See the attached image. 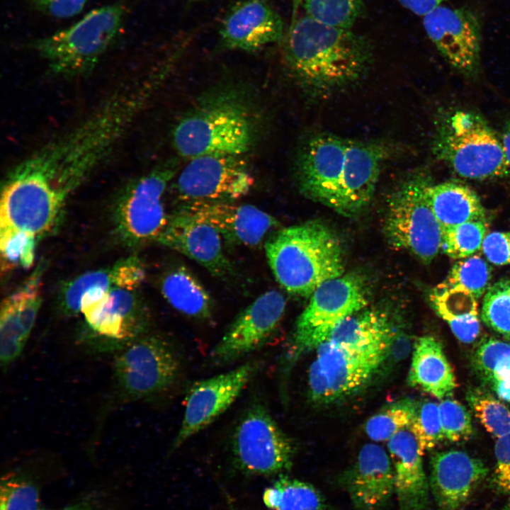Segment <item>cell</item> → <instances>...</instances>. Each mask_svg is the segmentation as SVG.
I'll use <instances>...</instances> for the list:
<instances>
[{
	"label": "cell",
	"instance_id": "cell-17",
	"mask_svg": "<svg viewBox=\"0 0 510 510\" xmlns=\"http://www.w3.org/2000/svg\"><path fill=\"white\" fill-rule=\"evenodd\" d=\"M285 307V298L276 290L259 295L237 315L212 348L211 362L227 365L262 347L278 328Z\"/></svg>",
	"mask_w": 510,
	"mask_h": 510
},
{
	"label": "cell",
	"instance_id": "cell-32",
	"mask_svg": "<svg viewBox=\"0 0 510 510\" xmlns=\"http://www.w3.org/2000/svg\"><path fill=\"white\" fill-rule=\"evenodd\" d=\"M305 16L320 23L351 29L361 16L363 0H304Z\"/></svg>",
	"mask_w": 510,
	"mask_h": 510
},
{
	"label": "cell",
	"instance_id": "cell-18",
	"mask_svg": "<svg viewBox=\"0 0 510 510\" xmlns=\"http://www.w3.org/2000/svg\"><path fill=\"white\" fill-rule=\"evenodd\" d=\"M178 210L211 225L224 242L237 246L261 244L279 224L273 216L256 206L234 201L189 203L181 204Z\"/></svg>",
	"mask_w": 510,
	"mask_h": 510
},
{
	"label": "cell",
	"instance_id": "cell-38",
	"mask_svg": "<svg viewBox=\"0 0 510 510\" xmlns=\"http://www.w3.org/2000/svg\"><path fill=\"white\" fill-rule=\"evenodd\" d=\"M474 365L489 383L510 378V344L494 338L482 341L476 349Z\"/></svg>",
	"mask_w": 510,
	"mask_h": 510
},
{
	"label": "cell",
	"instance_id": "cell-14",
	"mask_svg": "<svg viewBox=\"0 0 510 510\" xmlns=\"http://www.w3.org/2000/svg\"><path fill=\"white\" fill-rule=\"evenodd\" d=\"M254 178L241 155L212 154L190 159L174 183L181 204L235 201L246 195Z\"/></svg>",
	"mask_w": 510,
	"mask_h": 510
},
{
	"label": "cell",
	"instance_id": "cell-6",
	"mask_svg": "<svg viewBox=\"0 0 510 510\" xmlns=\"http://www.w3.org/2000/svg\"><path fill=\"white\" fill-rule=\"evenodd\" d=\"M432 151L463 178L485 180L510 174L502 140L475 112L455 110L441 119Z\"/></svg>",
	"mask_w": 510,
	"mask_h": 510
},
{
	"label": "cell",
	"instance_id": "cell-42",
	"mask_svg": "<svg viewBox=\"0 0 510 510\" xmlns=\"http://www.w3.org/2000/svg\"><path fill=\"white\" fill-rule=\"evenodd\" d=\"M494 455L496 463L490 486L499 494L510 495V434L498 438Z\"/></svg>",
	"mask_w": 510,
	"mask_h": 510
},
{
	"label": "cell",
	"instance_id": "cell-2",
	"mask_svg": "<svg viewBox=\"0 0 510 510\" xmlns=\"http://www.w3.org/2000/svg\"><path fill=\"white\" fill-rule=\"evenodd\" d=\"M284 51L296 79L316 94L332 92L355 82L372 58L370 45L363 36L306 16L290 24Z\"/></svg>",
	"mask_w": 510,
	"mask_h": 510
},
{
	"label": "cell",
	"instance_id": "cell-4",
	"mask_svg": "<svg viewBox=\"0 0 510 510\" xmlns=\"http://www.w3.org/2000/svg\"><path fill=\"white\" fill-rule=\"evenodd\" d=\"M255 136L254 120L244 101L218 94L203 101L177 123L173 142L177 152L191 159L212 154L241 155Z\"/></svg>",
	"mask_w": 510,
	"mask_h": 510
},
{
	"label": "cell",
	"instance_id": "cell-45",
	"mask_svg": "<svg viewBox=\"0 0 510 510\" xmlns=\"http://www.w3.org/2000/svg\"><path fill=\"white\" fill-rule=\"evenodd\" d=\"M106 504L105 494L101 491L94 490L84 494L69 505L60 509L45 510H104Z\"/></svg>",
	"mask_w": 510,
	"mask_h": 510
},
{
	"label": "cell",
	"instance_id": "cell-5",
	"mask_svg": "<svg viewBox=\"0 0 510 510\" xmlns=\"http://www.w3.org/2000/svg\"><path fill=\"white\" fill-rule=\"evenodd\" d=\"M126 14L124 1L101 6L74 25L34 40L29 45L56 75L88 74L118 38Z\"/></svg>",
	"mask_w": 510,
	"mask_h": 510
},
{
	"label": "cell",
	"instance_id": "cell-1",
	"mask_svg": "<svg viewBox=\"0 0 510 510\" xmlns=\"http://www.w3.org/2000/svg\"><path fill=\"white\" fill-rule=\"evenodd\" d=\"M392 153L385 142L317 134L298 154L296 181L307 198L353 217L370 203L382 165Z\"/></svg>",
	"mask_w": 510,
	"mask_h": 510
},
{
	"label": "cell",
	"instance_id": "cell-52",
	"mask_svg": "<svg viewBox=\"0 0 510 510\" xmlns=\"http://www.w3.org/2000/svg\"><path fill=\"white\" fill-rule=\"evenodd\" d=\"M192 1H194V0H192Z\"/></svg>",
	"mask_w": 510,
	"mask_h": 510
},
{
	"label": "cell",
	"instance_id": "cell-43",
	"mask_svg": "<svg viewBox=\"0 0 510 510\" xmlns=\"http://www.w3.org/2000/svg\"><path fill=\"white\" fill-rule=\"evenodd\" d=\"M482 249L490 263L497 266L510 265V231H494L487 234Z\"/></svg>",
	"mask_w": 510,
	"mask_h": 510
},
{
	"label": "cell",
	"instance_id": "cell-27",
	"mask_svg": "<svg viewBox=\"0 0 510 510\" xmlns=\"http://www.w3.org/2000/svg\"><path fill=\"white\" fill-rule=\"evenodd\" d=\"M395 334L384 312L363 309L340 322L327 341L357 350H389Z\"/></svg>",
	"mask_w": 510,
	"mask_h": 510
},
{
	"label": "cell",
	"instance_id": "cell-35",
	"mask_svg": "<svg viewBox=\"0 0 510 510\" xmlns=\"http://www.w3.org/2000/svg\"><path fill=\"white\" fill-rule=\"evenodd\" d=\"M485 220L468 221L443 230V252L453 259H463L475 254L486 236Z\"/></svg>",
	"mask_w": 510,
	"mask_h": 510
},
{
	"label": "cell",
	"instance_id": "cell-3",
	"mask_svg": "<svg viewBox=\"0 0 510 510\" xmlns=\"http://www.w3.org/2000/svg\"><path fill=\"white\" fill-rule=\"evenodd\" d=\"M264 247L275 278L293 295L310 297L324 283L344 272L340 240L319 221L283 228L267 239Z\"/></svg>",
	"mask_w": 510,
	"mask_h": 510
},
{
	"label": "cell",
	"instance_id": "cell-48",
	"mask_svg": "<svg viewBox=\"0 0 510 510\" xmlns=\"http://www.w3.org/2000/svg\"><path fill=\"white\" fill-rule=\"evenodd\" d=\"M490 385L499 398L510 402V378L495 380Z\"/></svg>",
	"mask_w": 510,
	"mask_h": 510
},
{
	"label": "cell",
	"instance_id": "cell-8",
	"mask_svg": "<svg viewBox=\"0 0 510 510\" xmlns=\"http://www.w3.org/2000/svg\"><path fill=\"white\" fill-rule=\"evenodd\" d=\"M113 384L116 395L125 402L159 396L177 382L181 360L166 339L149 333L115 352Z\"/></svg>",
	"mask_w": 510,
	"mask_h": 510
},
{
	"label": "cell",
	"instance_id": "cell-15",
	"mask_svg": "<svg viewBox=\"0 0 510 510\" xmlns=\"http://www.w3.org/2000/svg\"><path fill=\"white\" fill-rule=\"evenodd\" d=\"M261 364L260 360H252L194 383L186 397L183 419L172 448L183 445L224 413L259 372Z\"/></svg>",
	"mask_w": 510,
	"mask_h": 510
},
{
	"label": "cell",
	"instance_id": "cell-37",
	"mask_svg": "<svg viewBox=\"0 0 510 510\" xmlns=\"http://www.w3.org/2000/svg\"><path fill=\"white\" fill-rule=\"evenodd\" d=\"M482 319L496 332L510 337V278L490 285L483 299Z\"/></svg>",
	"mask_w": 510,
	"mask_h": 510
},
{
	"label": "cell",
	"instance_id": "cell-49",
	"mask_svg": "<svg viewBox=\"0 0 510 510\" xmlns=\"http://www.w3.org/2000/svg\"><path fill=\"white\" fill-rule=\"evenodd\" d=\"M501 140L510 168V120L504 127Z\"/></svg>",
	"mask_w": 510,
	"mask_h": 510
},
{
	"label": "cell",
	"instance_id": "cell-40",
	"mask_svg": "<svg viewBox=\"0 0 510 510\" xmlns=\"http://www.w3.org/2000/svg\"><path fill=\"white\" fill-rule=\"evenodd\" d=\"M423 453L444 439L438 404L426 400L416 403L413 419L408 426Z\"/></svg>",
	"mask_w": 510,
	"mask_h": 510
},
{
	"label": "cell",
	"instance_id": "cell-20",
	"mask_svg": "<svg viewBox=\"0 0 510 510\" xmlns=\"http://www.w3.org/2000/svg\"><path fill=\"white\" fill-rule=\"evenodd\" d=\"M430 466V493L438 510H462L489 473L481 460L458 450L434 453Z\"/></svg>",
	"mask_w": 510,
	"mask_h": 510
},
{
	"label": "cell",
	"instance_id": "cell-9",
	"mask_svg": "<svg viewBox=\"0 0 510 510\" xmlns=\"http://www.w3.org/2000/svg\"><path fill=\"white\" fill-rule=\"evenodd\" d=\"M368 300V284L361 274H343L321 285L296 321L285 363L327 341L340 322L366 308Z\"/></svg>",
	"mask_w": 510,
	"mask_h": 510
},
{
	"label": "cell",
	"instance_id": "cell-16",
	"mask_svg": "<svg viewBox=\"0 0 510 510\" xmlns=\"http://www.w3.org/2000/svg\"><path fill=\"white\" fill-rule=\"evenodd\" d=\"M422 23L429 38L452 67L467 76L477 73L482 28L475 12L441 5L424 16Z\"/></svg>",
	"mask_w": 510,
	"mask_h": 510
},
{
	"label": "cell",
	"instance_id": "cell-10",
	"mask_svg": "<svg viewBox=\"0 0 510 510\" xmlns=\"http://www.w3.org/2000/svg\"><path fill=\"white\" fill-rule=\"evenodd\" d=\"M137 290L114 287L86 293L80 312L86 326L81 340L97 351H118L149 333L150 316Z\"/></svg>",
	"mask_w": 510,
	"mask_h": 510
},
{
	"label": "cell",
	"instance_id": "cell-7",
	"mask_svg": "<svg viewBox=\"0 0 510 510\" xmlns=\"http://www.w3.org/2000/svg\"><path fill=\"white\" fill-rule=\"evenodd\" d=\"M431 183L420 172L401 181L388 198L383 225L392 247L409 251L425 264L438 255L443 237L428 198Z\"/></svg>",
	"mask_w": 510,
	"mask_h": 510
},
{
	"label": "cell",
	"instance_id": "cell-12",
	"mask_svg": "<svg viewBox=\"0 0 510 510\" xmlns=\"http://www.w3.org/2000/svg\"><path fill=\"white\" fill-rule=\"evenodd\" d=\"M231 443L234 462L244 472L280 475L292 466L293 443L261 404H253L242 416Z\"/></svg>",
	"mask_w": 510,
	"mask_h": 510
},
{
	"label": "cell",
	"instance_id": "cell-22",
	"mask_svg": "<svg viewBox=\"0 0 510 510\" xmlns=\"http://www.w3.org/2000/svg\"><path fill=\"white\" fill-rule=\"evenodd\" d=\"M42 267L2 302L0 314V361L7 369L22 353L42 303Z\"/></svg>",
	"mask_w": 510,
	"mask_h": 510
},
{
	"label": "cell",
	"instance_id": "cell-11",
	"mask_svg": "<svg viewBox=\"0 0 510 510\" xmlns=\"http://www.w3.org/2000/svg\"><path fill=\"white\" fill-rule=\"evenodd\" d=\"M174 171L160 166L128 184L113 208V222L120 239L128 246L157 242L169 218L164 196Z\"/></svg>",
	"mask_w": 510,
	"mask_h": 510
},
{
	"label": "cell",
	"instance_id": "cell-41",
	"mask_svg": "<svg viewBox=\"0 0 510 510\" xmlns=\"http://www.w3.org/2000/svg\"><path fill=\"white\" fill-rule=\"evenodd\" d=\"M438 407L444 439L458 442L472 436L473 426L470 413L460 402L446 398L438 404Z\"/></svg>",
	"mask_w": 510,
	"mask_h": 510
},
{
	"label": "cell",
	"instance_id": "cell-51",
	"mask_svg": "<svg viewBox=\"0 0 510 510\" xmlns=\"http://www.w3.org/2000/svg\"><path fill=\"white\" fill-rule=\"evenodd\" d=\"M499 510H510V497Z\"/></svg>",
	"mask_w": 510,
	"mask_h": 510
},
{
	"label": "cell",
	"instance_id": "cell-33",
	"mask_svg": "<svg viewBox=\"0 0 510 510\" xmlns=\"http://www.w3.org/2000/svg\"><path fill=\"white\" fill-rule=\"evenodd\" d=\"M490 280L489 264L482 256L473 254L455 262L440 285L463 289L477 299L486 293Z\"/></svg>",
	"mask_w": 510,
	"mask_h": 510
},
{
	"label": "cell",
	"instance_id": "cell-25",
	"mask_svg": "<svg viewBox=\"0 0 510 510\" xmlns=\"http://www.w3.org/2000/svg\"><path fill=\"white\" fill-rule=\"evenodd\" d=\"M143 280L142 266L135 257L119 261L113 266L85 272L65 283L60 295L63 314L80 312L82 297L91 290H109L114 287L136 289Z\"/></svg>",
	"mask_w": 510,
	"mask_h": 510
},
{
	"label": "cell",
	"instance_id": "cell-34",
	"mask_svg": "<svg viewBox=\"0 0 510 510\" xmlns=\"http://www.w3.org/2000/svg\"><path fill=\"white\" fill-rule=\"evenodd\" d=\"M40 491L36 484L21 472L1 477L0 510H40Z\"/></svg>",
	"mask_w": 510,
	"mask_h": 510
},
{
	"label": "cell",
	"instance_id": "cell-29",
	"mask_svg": "<svg viewBox=\"0 0 510 510\" xmlns=\"http://www.w3.org/2000/svg\"><path fill=\"white\" fill-rule=\"evenodd\" d=\"M429 301L459 341L470 344L479 336L481 325L477 298L471 293L438 284L430 293Z\"/></svg>",
	"mask_w": 510,
	"mask_h": 510
},
{
	"label": "cell",
	"instance_id": "cell-47",
	"mask_svg": "<svg viewBox=\"0 0 510 510\" xmlns=\"http://www.w3.org/2000/svg\"><path fill=\"white\" fill-rule=\"evenodd\" d=\"M410 341L403 335H395L389 348L392 357L395 360H401L406 357L410 350Z\"/></svg>",
	"mask_w": 510,
	"mask_h": 510
},
{
	"label": "cell",
	"instance_id": "cell-36",
	"mask_svg": "<svg viewBox=\"0 0 510 510\" xmlns=\"http://www.w3.org/2000/svg\"><path fill=\"white\" fill-rule=\"evenodd\" d=\"M416 408V402L402 400L372 416L366 423L365 431L374 441H387L399 431L408 428Z\"/></svg>",
	"mask_w": 510,
	"mask_h": 510
},
{
	"label": "cell",
	"instance_id": "cell-30",
	"mask_svg": "<svg viewBox=\"0 0 510 510\" xmlns=\"http://www.w3.org/2000/svg\"><path fill=\"white\" fill-rule=\"evenodd\" d=\"M161 292L173 308L187 317L206 321L213 316L214 304L210 294L184 266H176L164 276Z\"/></svg>",
	"mask_w": 510,
	"mask_h": 510
},
{
	"label": "cell",
	"instance_id": "cell-39",
	"mask_svg": "<svg viewBox=\"0 0 510 510\" xmlns=\"http://www.w3.org/2000/svg\"><path fill=\"white\" fill-rule=\"evenodd\" d=\"M468 401L489 433L497 438L510 434V410L503 403L479 390L469 392Z\"/></svg>",
	"mask_w": 510,
	"mask_h": 510
},
{
	"label": "cell",
	"instance_id": "cell-44",
	"mask_svg": "<svg viewBox=\"0 0 510 510\" xmlns=\"http://www.w3.org/2000/svg\"><path fill=\"white\" fill-rule=\"evenodd\" d=\"M36 11L57 18H67L79 14L88 0H28Z\"/></svg>",
	"mask_w": 510,
	"mask_h": 510
},
{
	"label": "cell",
	"instance_id": "cell-31",
	"mask_svg": "<svg viewBox=\"0 0 510 510\" xmlns=\"http://www.w3.org/2000/svg\"><path fill=\"white\" fill-rule=\"evenodd\" d=\"M263 494L272 510H330L322 493L312 484L280 475Z\"/></svg>",
	"mask_w": 510,
	"mask_h": 510
},
{
	"label": "cell",
	"instance_id": "cell-19",
	"mask_svg": "<svg viewBox=\"0 0 510 510\" xmlns=\"http://www.w3.org/2000/svg\"><path fill=\"white\" fill-rule=\"evenodd\" d=\"M223 242L211 225L178 209L169 215L157 243L188 256L213 276L225 278L232 273V266Z\"/></svg>",
	"mask_w": 510,
	"mask_h": 510
},
{
	"label": "cell",
	"instance_id": "cell-24",
	"mask_svg": "<svg viewBox=\"0 0 510 510\" xmlns=\"http://www.w3.org/2000/svg\"><path fill=\"white\" fill-rule=\"evenodd\" d=\"M387 450L394 470L399 510H428L430 489L423 467L424 453L409 428L387 441Z\"/></svg>",
	"mask_w": 510,
	"mask_h": 510
},
{
	"label": "cell",
	"instance_id": "cell-26",
	"mask_svg": "<svg viewBox=\"0 0 510 510\" xmlns=\"http://www.w3.org/2000/svg\"><path fill=\"white\" fill-rule=\"evenodd\" d=\"M409 384L438 399L452 395L456 378L441 343L434 337H419L408 375Z\"/></svg>",
	"mask_w": 510,
	"mask_h": 510
},
{
	"label": "cell",
	"instance_id": "cell-50",
	"mask_svg": "<svg viewBox=\"0 0 510 510\" xmlns=\"http://www.w3.org/2000/svg\"><path fill=\"white\" fill-rule=\"evenodd\" d=\"M303 2H304V0H292L293 15H292L291 23H293L297 18L296 15L298 13V10L300 6H302Z\"/></svg>",
	"mask_w": 510,
	"mask_h": 510
},
{
	"label": "cell",
	"instance_id": "cell-21",
	"mask_svg": "<svg viewBox=\"0 0 510 510\" xmlns=\"http://www.w3.org/2000/svg\"><path fill=\"white\" fill-rule=\"evenodd\" d=\"M339 483L356 510H382L395 494L389 453L379 445L366 444L354 465L340 477Z\"/></svg>",
	"mask_w": 510,
	"mask_h": 510
},
{
	"label": "cell",
	"instance_id": "cell-46",
	"mask_svg": "<svg viewBox=\"0 0 510 510\" xmlns=\"http://www.w3.org/2000/svg\"><path fill=\"white\" fill-rule=\"evenodd\" d=\"M406 9L416 16L424 17L439 6L443 4L446 0H397Z\"/></svg>",
	"mask_w": 510,
	"mask_h": 510
},
{
	"label": "cell",
	"instance_id": "cell-13",
	"mask_svg": "<svg viewBox=\"0 0 510 510\" xmlns=\"http://www.w3.org/2000/svg\"><path fill=\"white\" fill-rule=\"evenodd\" d=\"M308 371L310 397L317 403H329L358 390L371 378L388 350H357L328 341L317 348Z\"/></svg>",
	"mask_w": 510,
	"mask_h": 510
},
{
	"label": "cell",
	"instance_id": "cell-28",
	"mask_svg": "<svg viewBox=\"0 0 510 510\" xmlns=\"http://www.w3.org/2000/svg\"><path fill=\"white\" fill-rule=\"evenodd\" d=\"M427 194L442 232L468 221L485 220L484 208L479 196L464 183L455 181L431 183Z\"/></svg>",
	"mask_w": 510,
	"mask_h": 510
},
{
	"label": "cell",
	"instance_id": "cell-23",
	"mask_svg": "<svg viewBox=\"0 0 510 510\" xmlns=\"http://www.w3.org/2000/svg\"><path fill=\"white\" fill-rule=\"evenodd\" d=\"M220 33L227 47L255 51L281 40L284 25L266 0H244L230 11Z\"/></svg>",
	"mask_w": 510,
	"mask_h": 510
}]
</instances>
